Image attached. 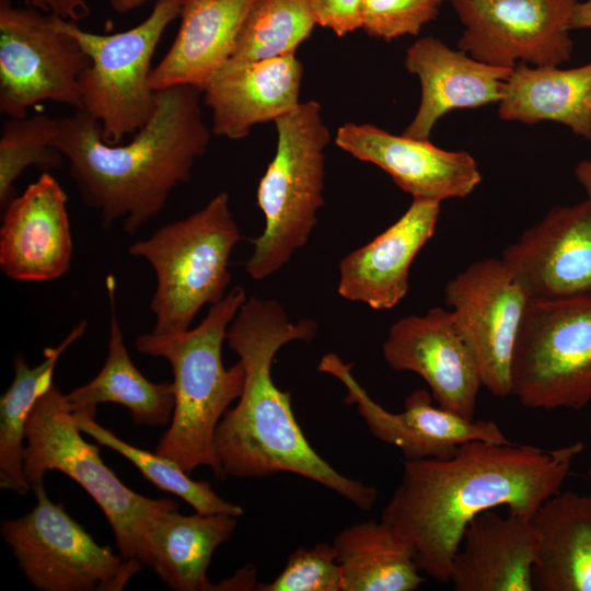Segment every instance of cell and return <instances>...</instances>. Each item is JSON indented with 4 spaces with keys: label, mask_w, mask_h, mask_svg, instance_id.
I'll use <instances>...</instances> for the list:
<instances>
[{
    "label": "cell",
    "mask_w": 591,
    "mask_h": 591,
    "mask_svg": "<svg viewBox=\"0 0 591 591\" xmlns=\"http://www.w3.org/2000/svg\"><path fill=\"white\" fill-rule=\"evenodd\" d=\"M583 448L580 441L554 449L471 441L447 459L403 460L381 520L409 545L421 573L449 582L468 522L500 506L533 518L560 491Z\"/></svg>",
    "instance_id": "6da1fadb"
},
{
    "label": "cell",
    "mask_w": 591,
    "mask_h": 591,
    "mask_svg": "<svg viewBox=\"0 0 591 591\" xmlns=\"http://www.w3.org/2000/svg\"><path fill=\"white\" fill-rule=\"evenodd\" d=\"M316 333L314 321L293 323L276 300L255 296L245 300L227 333L228 345L244 368V385L235 406L217 426L215 454L223 479L292 473L368 511L378 490L343 475L313 449L294 417L291 393L273 380L278 350L291 341H311Z\"/></svg>",
    "instance_id": "7a4b0ae2"
},
{
    "label": "cell",
    "mask_w": 591,
    "mask_h": 591,
    "mask_svg": "<svg viewBox=\"0 0 591 591\" xmlns=\"http://www.w3.org/2000/svg\"><path fill=\"white\" fill-rule=\"evenodd\" d=\"M200 94L192 85L157 91L152 117L127 143L105 142L100 124L83 108L59 118L55 146L102 227L119 221L134 234L163 210L175 187L190 179L210 141Z\"/></svg>",
    "instance_id": "3957f363"
},
{
    "label": "cell",
    "mask_w": 591,
    "mask_h": 591,
    "mask_svg": "<svg viewBox=\"0 0 591 591\" xmlns=\"http://www.w3.org/2000/svg\"><path fill=\"white\" fill-rule=\"evenodd\" d=\"M247 299L241 286L210 306L195 327L173 334L146 333L135 340L143 355L165 359L173 373L174 408L169 429L155 452L174 461L188 474L207 466L223 479L213 450L218 424L244 385L240 361L225 368L222 345L228 328Z\"/></svg>",
    "instance_id": "277c9868"
},
{
    "label": "cell",
    "mask_w": 591,
    "mask_h": 591,
    "mask_svg": "<svg viewBox=\"0 0 591 591\" xmlns=\"http://www.w3.org/2000/svg\"><path fill=\"white\" fill-rule=\"evenodd\" d=\"M241 240L229 196L221 192L200 210L128 247L130 255L149 263L157 278L150 301L152 333L187 331L204 305L225 297L230 255Z\"/></svg>",
    "instance_id": "5b68a950"
},
{
    "label": "cell",
    "mask_w": 591,
    "mask_h": 591,
    "mask_svg": "<svg viewBox=\"0 0 591 591\" xmlns=\"http://www.w3.org/2000/svg\"><path fill=\"white\" fill-rule=\"evenodd\" d=\"M23 464L31 487L43 483L49 471L78 483L103 511L119 554L149 565L152 521L177 503L149 498L127 487L103 462L97 445L82 437L65 394L55 384L36 402L27 419Z\"/></svg>",
    "instance_id": "8992f818"
},
{
    "label": "cell",
    "mask_w": 591,
    "mask_h": 591,
    "mask_svg": "<svg viewBox=\"0 0 591 591\" xmlns=\"http://www.w3.org/2000/svg\"><path fill=\"white\" fill-rule=\"evenodd\" d=\"M277 148L257 188L265 217L245 268L254 280L278 271L308 242L324 205L325 149L331 135L315 101L277 118Z\"/></svg>",
    "instance_id": "52a82bcc"
},
{
    "label": "cell",
    "mask_w": 591,
    "mask_h": 591,
    "mask_svg": "<svg viewBox=\"0 0 591 591\" xmlns=\"http://www.w3.org/2000/svg\"><path fill=\"white\" fill-rule=\"evenodd\" d=\"M179 10L181 0H157L140 24L108 35L84 31L77 22L55 15L57 26L90 57L80 78V99L82 108L100 124L105 142L120 143L152 117L157 91L150 84L151 60Z\"/></svg>",
    "instance_id": "ba28073f"
},
{
    "label": "cell",
    "mask_w": 591,
    "mask_h": 591,
    "mask_svg": "<svg viewBox=\"0 0 591 591\" xmlns=\"http://www.w3.org/2000/svg\"><path fill=\"white\" fill-rule=\"evenodd\" d=\"M511 395L533 409L591 403V297L530 300L512 356Z\"/></svg>",
    "instance_id": "9c48e42d"
},
{
    "label": "cell",
    "mask_w": 591,
    "mask_h": 591,
    "mask_svg": "<svg viewBox=\"0 0 591 591\" xmlns=\"http://www.w3.org/2000/svg\"><path fill=\"white\" fill-rule=\"evenodd\" d=\"M35 507L2 521L0 533L27 581L42 591H120L143 565L100 545L48 497L44 483L32 487Z\"/></svg>",
    "instance_id": "30bf717a"
},
{
    "label": "cell",
    "mask_w": 591,
    "mask_h": 591,
    "mask_svg": "<svg viewBox=\"0 0 591 591\" xmlns=\"http://www.w3.org/2000/svg\"><path fill=\"white\" fill-rule=\"evenodd\" d=\"M90 57L55 15L0 0V112L27 116L42 102L82 108L80 78Z\"/></svg>",
    "instance_id": "8fae6325"
},
{
    "label": "cell",
    "mask_w": 591,
    "mask_h": 591,
    "mask_svg": "<svg viewBox=\"0 0 591 591\" xmlns=\"http://www.w3.org/2000/svg\"><path fill=\"white\" fill-rule=\"evenodd\" d=\"M578 0H451L464 31L459 48L502 68L558 67L571 58Z\"/></svg>",
    "instance_id": "7c38bea8"
},
{
    "label": "cell",
    "mask_w": 591,
    "mask_h": 591,
    "mask_svg": "<svg viewBox=\"0 0 591 591\" xmlns=\"http://www.w3.org/2000/svg\"><path fill=\"white\" fill-rule=\"evenodd\" d=\"M443 299L476 359L482 385L511 395V363L530 298L500 258L479 259L448 281Z\"/></svg>",
    "instance_id": "4fadbf2b"
},
{
    "label": "cell",
    "mask_w": 591,
    "mask_h": 591,
    "mask_svg": "<svg viewBox=\"0 0 591 591\" xmlns=\"http://www.w3.org/2000/svg\"><path fill=\"white\" fill-rule=\"evenodd\" d=\"M318 370L343 383L346 404L355 405L370 433L397 448L404 460L447 459L471 441L511 442L495 421L467 419L434 406L425 390L412 392L402 412L386 410L355 379L351 364L335 354L325 355Z\"/></svg>",
    "instance_id": "5bb4252c"
},
{
    "label": "cell",
    "mask_w": 591,
    "mask_h": 591,
    "mask_svg": "<svg viewBox=\"0 0 591 591\" xmlns=\"http://www.w3.org/2000/svg\"><path fill=\"white\" fill-rule=\"evenodd\" d=\"M500 259L532 301L591 297V199L553 208Z\"/></svg>",
    "instance_id": "9a60e30c"
},
{
    "label": "cell",
    "mask_w": 591,
    "mask_h": 591,
    "mask_svg": "<svg viewBox=\"0 0 591 591\" xmlns=\"http://www.w3.org/2000/svg\"><path fill=\"white\" fill-rule=\"evenodd\" d=\"M382 352L391 369L421 376L438 406L474 419L483 386L480 374L452 311L432 308L424 315L398 320L391 326Z\"/></svg>",
    "instance_id": "2e32d148"
},
{
    "label": "cell",
    "mask_w": 591,
    "mask_h": 591,
    "mask_svg": "<svg viewBox=\"0 0 591 591\" xmlns=\"http://www.w3.org/2000/svg\"><path fill=\"white\" fill-rule=\"evenodd\" d=\"M335 143L354 158L387 173L413 198L442 201L468 196L482 175L465 151H449L429 141L390 134L369 124L346 123L337 129Z\"/></svg>",
    "instance_id": "e0dca14e"
},
{
    "label": "cell",
    "mask_w": 591,
    "mask_h": 591,
    "mask_svg": "<svg viewBox=\"0 0 591 591\" xmlns=\"http://www.w3.org/2000/svg\"><path fill=\"white\" fill-rule=\"evenodd\" d=\"M68 196L49 173L39 177L3 209L0 269L19 281L55 280L71 266L73 242Z\"/></svg>",
    "instance_id": "ac0fdd59"
},
{
    "label": "cell",
    "mask_w": 591,
    "mask_h": 591,
    "mask_svg": "<svg viewBox=\"0 0 591 591\" xmlns=\"http://www.w3.org/2000/svg\"><path fill=\"white\" fill-rule=\"evenodd\" d=\"M302 77L296 54L256 61L230 58L201 89L212 134L239 140L255 125L292 112L301 103Z\"/></svg>",
    "instance_id": "d6986e66"
},
{
    "label": "cell",
    "mask_w": 591,
    "mask_h": 591,
    "mask_svg": "<svg viewBox=\"0 0 591 591\" xmlns=\"http://www.w3.org/2000/svg\"><path fill=\"white\" fill-rule=\"evenodd\" d=\"M440 201L413 198L408 209L339 264L338 293L374 310H389L406 296L413 260L433 235Z\"/></svg>",
    "instance_id": "ffe728a7"
},
{
    "label": "cell",
    "mask_w": 591,
    "mask_h": 591,
    "mask_svg": "<svg viewBox=\"0 0 591 591\" xmlns=\"http://www.w3.org/2000/svg\"><path fill=\"white\" fill-rule=\"evenodd\" d=\"M405 67L419 79L421 97L403 135L418 139H429L437 121L453 109L499 103L512 72L451 49L432 36L408 47Z\"/></svg>",
    "instance_id": "44dd1931"
},
{
    "label": "cell",
    "mask_w": 591,
    "mask_h": 591,
    "mask_svg": "<svg viewBox=\"0 0 591 591\" xmlns=\"http://www.w3.org/2000/svg\"><path fill=\"white\" fill-rule=\"evenodd\" d=\"M537 545L532 518L484 511L463 533L449 582L455 591H533Z\"/></svg>",
    "instance_id": "7402d4cb"
},
{
    "label": "cell",
    "mask_w": 591,
    "mask_h": 591,
    "mask_svg": "<svg viewBox=\"0 0 591 591\" xmlns=\"http://www.w3.org/2000/svg\"><path fill=\"white\" fill-rule=\"evenodd\" d=\"M252 0H181L173 44L152 69L154 91L192 85L201 90L232 56Z\"/></svg>",
    "instance_id": "603a6c76"
},
{
    "label": "cell",
    "mask_w": 591,
    "mask_h": 591,
    "mask_svg": "<svg viewBox=\"0 0 591 591\" xmlns=\"http://www.w3.org/2000/svg\"><path fill=\"white\" fill-rule=\"evenodd\" d=\"M538 545L536 591H591V494L559 491L532 518Z\"/></svg>",
    "instance_id": "cb8c5ba5"
},
{
    "label": "cell",
    "mask_w": 591,
    "mask_h": 591,
    "mask_svg": "<svg viewBox=\"0 0 591 591\" xmlns=\"http://www.w3.org/2000/svg\"><path fill=\"white\" fill-rule=\"evenodd\" d=\"M237 517L228 513L182 514L166 509L152 521L149 565L175 591H218L207 577L216 549L234 534Z\"/></svg>",
    "instance_id": "d4e9b609"
},
{
    "label": "cell",
    "mask_w": 591,
    "mask_h": 591,
    "mask_svg": "<svg viewBox=\"0 0 591 591\" xmlns=\"http://www.w3.org/2000/svg\"><path fill=\"white\" fill-rule=\"evenodd\" d=\"M115 287L114 277L108 275L109 333L105 362L91 381L65 394L66 401L71 412L117 404L129 410L137 425L165 426L173 415V383L148 380L132 362L117 315Z\"/></svg>",
    "instance_id": "484cf974"
},
{
    "label": "cell",
    "mask_w": 591,
    "mask_h": 591,
    "mask_svg": "<svg viewBox=\"0 0 591 591\" xmlns=\"http://www.w3.org/2000/svg\"><path fill=\"white\" fill-rule=\"evenodd\" d=\"M498 114L526 124L560 123L591 139V62L572 69L518 63L506 82Z\"/></svg>",
    "instance_id": "4316f807"
},
{
    "label": "cell",
    "mask_w": 591,
    "mask_h": 591,
    "mask_svg": "<svg viewBox=\"0 0 591 591\" xmlns=\"http://www.w3.org/2000/svg\"><path fill=\"white\" fill-rule=\"evenodd\" d=\"M332 545L343 591H413L425 582L409 545L382 520L346 526Z\"/></svg>",
    "instance_id": "83f0119b"
},
{
    "label": "cell",
    "mask_w": 591,
    "mask_h": 591,
    "mask_svg": "<svg viewBox=\"0 0 591 591\" xmlns=\"http://www.w3.org/2000/svg\"><path fill=\"white\" fill-rule=\"evenodd\" d=\"M80 321L56 347L44 349V359L30 367L22 354L13 358V380L0 398V488L20 495L32 487L24 474L23 453L26 424L36 402L54 384L53 375L60 356L86 331Z\"/></svg>",
    "instance_id": "f1b7e54d"
},
{
    "label": "cell",
    "mask_w": 591,
    "mask_h": 591,
    "mask_svg": "<svg viewBox=\"0 0 591 591\" xmlns=\"http://www.w3.org/2000/svg\"><path fill=\"white\" fill-rule=\"evenodd\" d=\"M74 421L82 433L93 438L129 460L142 476L159 489L173 494L187 502L196 512L228 513L242 517L244 509L220 497L206 480H195L174 461L135 447L118 438L109 429L95 420V410L72 412Z\"/></svg>",
    "instance_id": "f546056e"
},
{
    "label": "cell",
    "mask_w": 591,
    "mask_h": 591,
    "mask_svg": "<svg viewBox=\"0 0 591 591\" xmlns=\"http://www.w3.org/2000/svg\"><path fill=\"white\" fill-rule=\"evenodd\" d=\"M315 24L311 0H252L230 58L256 61L294 55Z\"/></svg>",
    "instance_id": "4dcf8cb0"
},
{
    "label": "cell",
    "mask_w": 591,
    "mask_h": 591,
    "mask_svg": "<svg viewBox=\"0 0 591 591\" xmlns=\"http://www.w3.org/2000/svg\"><path fill=\"white\" fill-rule=\"evenodd\" d=\"M59 118L34 115L8 117L0 134V207L16 196L15 182L28 167L49 172L62 165L65 157L56 148Z\"/></svg>",
    "instance_id": "1f68e13d"
},
{
    "label": "cell",
    "mask_w": 591,
    "mask_h": 591,
    "mask_svg": "<svg viewBox=\"0 0 591 591\" xmlns=\"http://www.w3.org/2000/svg\"><path fill=\"white\" fill-rule=\"evenodd\" d=\"M255 591H343V572L332 543L298 547L270 582H258Z\"/></svg>",
    "instance_id": "d6a6232c"
},
{
    "label": "cell",
    "mask_w": 591,
    "mask_h": 591,
    "mask_svg": "<svg viewBox=\"0 0 591 591\" xmlns=\"http://www.w3.org/2000/svg\"><path fill=\"white\" fill-rule=\"evenodd\" d=\"M444 0H362L361 28L372 37L392 40L417 35L436 19Z\"/></svg>",
    "instance_id": "836d02e7"
},
{
    "label": "cell",
    "mask_w": 591,
    "mask_h": 591,
    "mask_svg": "<svg viewBox=\"0 0 591 591\" xmlns=\"http://www.w3.org/2000/svg\"><path fill=\"white\" fill-rule=\"evenodd\" d=\"M362 0H311L316 24L343 37L361 28Z\"/></svg>",
    "instance_id": "e575fe53"
},
{
    "label": "cell",
    "mask_w": 591,
    "mask_h": 591,
    "mask_svg": "<svg viewBox=\"0 0 591 591\" xmlns=\"http://www.w3.org/2000/svg\"><path fill=\"white\" fill-rule=\"evenodd\" d=\"M24 5L42 12L60 16L68 21L78 22L91 14L86 0H23Z\"/></svg>",
    "instance_id": "d590c367"
},
{
    "label": "cell",
    "mask_w": 591,
    "mask_h": 591,
    "mask_svg": "<svg viewBox=\"0 0 591 591\" xmlns=\"http://www.w3.org/2000/svg\"><path fill=\"white\" fill-rule=\"evenodd\" d=\"M256 568L252 565L241 568L233 577L218 583V591H254L257 586Z\"/></svg>",
    "instance_id": "8d00e7d4"
},
{
    "label": "cell",
    "mask_w": 591,
    "mask_h": 591,
    "mask_svg": "<svg viewBox=\"0 0 591 591\" xmlns=\"http://www.w3.org/2000/svg\"><path fill=\"white\" fill-rule=\"evenodd\" d=\"M572 30H591V0L578 2L572 14L571 24Z\"/></svg>",
    "instance_id": "74e56055"
},
{
    "label": "cell",
    "mask_w": 591,
    "mask_h": 591,
    "mask_svg": "<svg viewBox=\"0 0 591 591\" xmlns=\"http://www.w3.org/2000/svg\"><path fill=\"white\" fill-rule=\"evenodd\" d=\"M577 181L583 187L587 196L591 199V160L580 162L575 170Z\"/></svg>",
    "instance_id": "f35d334b"
},
{
    "label": "cell",
    "mask_w": 591,
    "mask_h": 591,
    "mask_svg": "<svg viewBox=\"0 0 591 591\" xmlns=\"http://www.w3.org/2000/svg\"><path fill=\"white\" fill-rule=\"evenodd\" d=\"M151 0H108L113 11L119 14L129 13Z\"/></svg>",
    "instance_id": "ab89813d"
},
{
    "label": "cell",
    "mask_w": 591,
    "mask_h": 591,
    "mask_svg": "<svg viewBox=\"0 0 591 591\" xmlns=\"http://www.w3.org/2000/svg\"><path fill=\"white\" fill-rule=\"evenodd\" d=\"M588 477H589V483H590V488H591V465L588 472Z\"/></svg>",
    "instance_id": "60d3db41"
},
{
    "label": "cell",
    "mask_w": 591,
    "mask_h": 591,
    "mask_svg": "<svg viewBox=\"0 0 591 591\" xmlns=\"http://www.w3.org/2000/svg\"><path fill=\"white\" fill-rule=\"evenodd\" d=\"M589 432L591 434V417H590V421H589Z\"/></svg>",
    "instance_id": "b9f144b4"
}]
</instances>
